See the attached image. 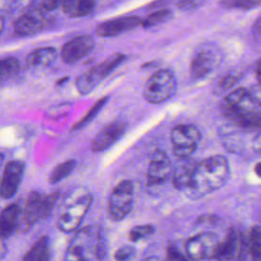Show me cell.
<instances>
[{
  "label": "cell",
  "mask_w": 261,
  "mask_h": 261,
  "mask_svg": "<svg viewBox=\"0 0 261 261\" xmlns=\"http://www.w3.org/2000/svg\"><path fill=\"white\" fill-rule=\"evenodd\" d=\"M134 202V185L124 179L117 184L110 193L108 200V214L114 221L123 219L130 211Z\"/></svg>",
  "instance_id": "52a82bcc"
},
{
  "label": "cell",
  "mask_w": 261,
  "mask_h": 261,
  "mask_svg": "<svg viewBox=\"0 0 261 261\" xmlns=\"http://www.w3.org/2000/svg\"><path fill=\"white\" fill-rule=\"evenodd\" d=\"M252 148L254 152L261 154V129L256 134V136L252 140Z\"/></svg>",
  "instance_id": "d6a6232c"
},
{
  "label": "cell",
  "mask_w": 261,
  "mask_h": 261,
  "mask_svg": "<svg viewBox=\"0 0 261 261\" xmlns=\"http://www.w3.org/2000/svg\"><path fill=\"white\" fill-rule=\"evenodd\" d=\"M238 81V77L232 74V73H227L224 76H222L216 84V93L217 94H221L225 91H227L228 89H230L231 87H233L236 85Z\"/></svg>",
  "instance_id": "f1b7e54d"
},
{
  "label": "cell",
  "mask_w": 261,
  "mask_h": 261,
  "mask_svg": "<svg viewBox=\"0 0 261 261\" xmlns=\"http://www.w3.org/2000/svg\"><path fill=\"white\" fill-rule=\"evenodd\" d=\"M107 100H108V97H103V98H101L100 100H98V101L91 107V109L87 112V114H86L79 122L75 123V125L72 127V129L77 130V129H80V128L86 126L88 123H90V122L95 118V116L100 112V110L103 108V106L106 104Z\"/></svg>",
  "instance_id": "484cf974"
},
{
  "label": "cell",
  "mask_w": 261,
  "mask_h": 261,
  "mask_svg": "<svg viewBox=\"0 0 261 261\" xmlns=\"http://www.w3.org/2000/svg\"><path fill=\"white\" fill-rule=\"evenodd\" d=\"M220 241L212 232H201L190 238L186 243V252L195 261L216 258Z\"/></svg>",
  "instance_id": "9c48e42d"
},
{
  "label": "cell",
  "mask_w": 261,
  "mask_h": 261,
  "mask_svg": "<svg viewBox=\"0 0 261 261\" xmlns=\"http://www.w3.org/2000/svg\"><path fill=\"white\" fill-rule=\"evenodd\" d=\"M41 261H49V254H48V255H46V256H45Z\"/></svg>",
  "instance_id": "ab89813d"
},
{
  "label": "cell",
  "mask_w": 261,
  "mask_h": 261,
  "mask_svg": "<svg viewBox=\"0 0 261 261\" xmlns=\"http://www.w3.org/2000/svg\"><path fill=\"white\" fill-rule=\"evenodd\" d=\"M92 199L90 192L84 188L70 191L62 200L59 208L57 218L59 229L64 232L76 230L91 206Z\"/></svg>",
  "instance_id": "7a4b0ae2"
},
{
  "label": "cell",
  "mask_w": 261,
  "mask_h": 261,
  "mask_svg": "<svg viewBox=\"0 0 261 261\" xmlns=\"http://www.w3.org/2000/svg\"><path fill=\"white\" fill-rule=\"evenodd\" d=\"M74 167H75V161L72 159L66 160V161L60 163L52 170V172L49 176V182L52 185H55V184L61 181L63 178H65L72 172Z\"/></svg>",
  "instance_id": "d4e9b609"
},
{
  "label": "cell",
  "mask_w": 261,
  "mask_h": 261,
  "mask_svg": "<svg viewBox=\"0 0 261 261\" xmlns=\"http://www.w3.org/2000/svg\"><path fill=\"white\" fill-rule=\"evenodd\" d=\"M3 27H4V19H3V16L0 14V34L2 33Z\"/></svg>",
  "instance_id": "74e56055"
},
{
  "label": "cell",
  "mask_w": 261,
  "mask_h": 261,
  "mask_svg": "<svg viewBox=\"0 0 261 261\" xmlns=\"http://www.w3.org/2000/svg\"><path fill=\"white\" fill-rule=\"evenodd\" d=\"M94 47L91 36L80 35L66 42L60 51L62 60L67 64H73L86 57Z\"/></svg>",
  "instance_id": "7c38bea8"
},
{
  "label": "cell",
  "mask_w": 261,
  "mask_h": 261,
  "mask_svg": "<svg viewBox=\"0 0 261 261\" xmlns=\"http://www.w3.org/2000/svg\"><path fill=\"white\" fill-rule=\"evenodd\" d=\"M20 65L17 58L8 56L0 59V81L12 77L19 71Z\"/></svg>",
  "instance_id": "cb8c5ba5"
},
{
  "label": "cell",
  "mask_w": 261,
  "mask_h": 261,
  "mask_svg": "<svg viewBox=\"0 0 261 261\" xmlns=\"http://www.w3.org/2000/svg\"><path fill=\"white\" fill-rule=\"evenodd\" d=\"M57 58V51L53 47H42L32 51L25 58V64L30 68H42L50 66Z\"/></svg>",
  "instance_id": "ac0fdd59"
},
{
  "label": "cell",
  "mask_w": 261,
  "mask_h": 261,
  "mask_svg": "<svg viewBox=\"0 0 261 261\" xmlns=\"http://www.w3.org/2000/svg\"><path fill=\"white\" fill-rule=\"evenodd\" d=\"M221 54L216 47L205 44L199 47L191 62V76L194 81H201L208 76L220 63Z\"/></svg>",
  "instance_id": "ba28073f"
},
{
  "label": "cell",
  "mask_w": 261,
  "mask_h": 261,
  "mask_svg": "<svg viewBox=\"0 0 261 261\" xmlns=\"http://www.w3.org/2000/svg\"><path fill=\"white\" fill-rule=\"evenodd\" d=\"M172 164L165 152L156 150L150 159L147 169V182L150 187H158L165 184L172 174Z\"/></svg>",
  "instance_id": "8fae6325"
},
{
  "label": "cell",
  "mask_w": 261,
  "mask_h": 261,
  "mask_svg": "<svg viewBox=\"0 0 261 261\" xmlns=\"http://www.w3.org/2000/svg\"><path fill=\"white\" fill-rule=\"evenodd\" d=\"M20 218V208L17 204L5 207L0 213V239L10 237L18 226Z\"/></svg>",
  "instance_id": "e0dca14e"
},
{
  "label": "cell",
  "mask_w": 261,
  "mask_h": 261,
  "mask_svg": "<svg viewBox=\"0 0 261 261\" xmlns=\"http://www.w3.org/2000/svg\"><path fill=\"white\" fill-rule=\"evenodd\" d=\"M222 6L228 9L249 10L261 5V0H229L220 2Z\"/></svg>",
  "instance_id": "4316f807"
},
{
  "label": "cell",
  "mask_w": 261,
  "mask_h": 261,
  "mask_svg": "<svg viewBox=\"0 0 261 261\" xmlns=\"http://www.w3.org/2000/svg\"><path fill=\"white\" fill-rule=\"evenodd\" d=\"M144 261H162V260H160L158 257H149V258L145 259Z\"/></svg>",
  "instance_id": "f35d334b"
},
{
  "label": "cell",
  "mask_w": 261,
  "mask_h": 261,
  "mask_svg": "<svg viewBox=\"0 0 261 261\" xmlns=\"http://www.w3.org/2000/svg\"><path fill=\"white\" fill-rule=\"evenodd\" d=\"M2 163H3V155L0 153V167H1Z\"/></svg>",
  "instance_id": "60d3db41"
},
{
  "label": "cell",
  "mask_w": 261,
  "mask_h": 261,
  "mask_svg": "<svg viewBox=\"0 0 261 261\" xmlns=\"http://www.w3.org/2000/svg\"><path fill=\"white\" fill-rule=\"evenodd\" d=\"M242 238L233 229H229L225 239L220 242L218 254L216 259L222 261H228L234 258L240 253V247L242 244Z\"/></svg>",
  "instance_id": "d6986e66"
},
{
  "label": "cell",
  "mask_w": 261,
  "mask_h": 261,
  "mask_svg": "<svg viewBox=\"0 0 261 261\" xmlns=\"http://www.w3.org/2000/svg\"><path fill=\"white\" fill-rule=\"evenodd\" d=\"M48 13L30 4L23 14L14 22V33L19 37H28L40 33L49 24Z\"/></svg>",
  "instance_id": "30bf717a"
},
{
  "label": "cell",
  "mask_w": 261,
  "mask_h": 261,
  "mask_svg": "<svg viewBox=\"0 0 261 261\" xmlns=\"http://www.w3.org/2000/svg\"><path fill=\"white\" fill-rule=\"evenodd\" d=\"M6 251H7L6 246H5V244L3 243V241L0 239V260L4 257V255L6 254Z\"/></svg>",
  "instance_id": "e575fe53"
},
{
  "label": "cell",
  "mask_w": 261,
  "mask_h": 261,
  "mask_svg": "<svg viewBox=\"0 0 261 261\" xmlns=\"http://www.w3.org/2000/svg\"><path fill=\"white\" fill-rule=\"evenodd\" d=\"M153 232H154V227L151 224L138 225L130 229L128 233V238L132 242H138L142 239L147 238L148 236H151Z\"/></svg>",
  "instance_id": "83f0119b"
},
{
  "label": "cell",
  "mask_w": 261,
  "mask_h": 261,
  "mask_svg": "<svg viewBox=\"0 0 261 261\" xmlns=\"http://www.w3.org/2000/svg\"><path fill=\"white\" fill-rule=\"evenodd\" d=\"M229 177V165L222 155H213L195 162L181 191L189 199L198 200L221 189Z\"/></svg>",
  "instance_id": "6da1fadb"
},
{
  "label": "cell",
  "mask_w": 261,
  "mask_h": 261,
  "mask_svg": "<svg viewBox=\"0 0 261 261\" xmlns=\"http://www.w3.org/2000/svg\"><path fill=\"white\" fill-rule=\"evenodd\" d=\"M200 140V130L190 123L177 124L170 133L172 151L178 159L189 158L197 149Z\"/></svg>",
  "instance_id": "8992f818"
},
{
  "label": "cell",
  "mask_w": 261,
  "mask_h": 261,
  "mask_svg": "<svg viewBox=\"0 0 261 261\" xmlns=\"http://www.w3.org/2000/svg\"><path fill=\"white\" fill-rule=\"evenodd\" d=\"M60 5L69 17H83L93 12L96 3L91 0H65L60 2Z\"/></svg>",
  "instance_id": "ffe728a7"
},
{
  "label": "cell",
  "mask_w": 261,
  "mask_h": 261,
  "mask_svg": "<svg viewBox=\"0 0 261 261\" xmlns=\"http://www.w3.org/2000/svg\"><path fill=\"white\" fill-rule=\"evenodd\" d=\"M104 253V242L100 232L87 226L77 230L69 242L64 261H90L94 257L102 258Z\"/></svg>",
  "instance_id": "3957f363"
},
{
  "label": "cell",
  "mask_w": 261,
  "mask_h": 261,
  "mask_svg": "<svg viewBox=\"0 0 261 261\" xmlns=\"http://www.w3.org/2000/svg\"><path fill=\"white\" fill-rule=\"evenodd\" d=\"M254 170H255V173L257 174V176L261 177V162H258V163L255 165Z\"/></svg>",
  "instance_id": "d590c367"
},
{
  "label": "cell",
  "mask_w": 261,
  "mask_h": 261,
  "mask_svg": "<svg viewBox=\"0 0 261 261\" xmlns=\"http://www.w3.org/2000/svg\"><path fill=\"white\" fill-rule=\"evenodd\" d=\"M142 18L136 15L112 18L99 23L96 28L98 36L103 38L116 37L124 32L136 29L142 24Z\"/></svg>",
  "instance_id": "9a60e30c"
},
{
  "label": "cell",
  "mask_w": 261,
  "mask_h": 261,
  "mask_svg": "<svg viewBox=\"0 0 261 261\" xmlns=\"http://www.w3.org/2000/svg\"><path fill=\"white\" fill-rule=\"evenodd\" d=\"M126 56L121 53H115L104 61L91 67L82 73L75 81V87L80 94L87 95L91 93L105 77H107L117 66H119Z\"/></svg>",
  "instance_id": "5b68a950"
},
{
  "label": "cell",
  "mask_w": 261,
  "mask_h": 261,
  "mask_svg": "<svg viewBox=\"0 0 261 261\" xmlns=\"http://www.w3.org/2000/svg\"><path fill=\"white\" fill-rule=\"evenodd\" d=\"M257 77H258V81H259V83L261 84V61L259 62V64H258V67H257Z\"/></svg>",
  "instance_id": "8d00e7d4"
},
{
  "label": "cell",
  "mask_w": 261,
  "mask_h": 261,
  "mask_svg": "<svg viewBox=\"0 0 261 261\" xmlns=\"http://www.w3.org/2000/svg\"><path fill=\"white\" fill-rule=\"evenodd\" d=\"M248 248L251 261H261V226H253L249 232Z\"/></svg>",
  "instance_id": "7402d4cb"
},
{
  "label": "cell",
  "mask_w": 261,
  "mask_h": 261,
  "mask_svg": "<svg viewBox=\"0 0 261 261\" xmlns=\"http://www.w3.org/2000/svg\"><path fill=\"white\" fill-rule=\"evenodd\" d=\"M127 123L124 120L116 119L103 127L94 138L91 144L93 152H102L116 143L126 132Z\"/></svg>",
  "instance_id": "4fadbf2b"
},
{
  "label": "cell",
  "mask_w": 261,
  "mask_h": 261,
  "mask_svg": "<svg viewBox=\"0 0 261 261\" xmlns=\"http://www.w3.org/2000/svg\"><path fill=\"white\" fill-rule=\"evenodd\" d=\"M23 170L24 164L19 160H11L6 164L0 181V196L2 198L9 199L14 196L22 179Z\"/></svg>",
  "instance_id": "5bb4252c"
},
{
  "label": "cell",
  "mask_w": 261,
  "mask_h": 261,
  "mask_svg": "<svg viewBox=\"0 0 261 261\" xmlns=\"http://www.w3.org/2000/svg\"><path fill=\"white\" fill-rule=\"evenodd\" d=\"M166 261H189L187 257H185L180 252H178L176 249L170 248L167 251V258Z\"/></svg>",
  "instance_id": "4dcf8cb0"
},
{
  "label": "cell",
  "mask_w": 261,
  "mask_h": 261,
  "mask_svg": "<svg viewBox=\"0 0 261 261\" xmlns=\"http://www.w3.org/2000/svg\"><path fill=\"white\" fill-rule=\"evenodd\" d=\"M49 254V242L46 236L37 240L34 246L23 256L22 261H41L46 255Z\"/></svg>",
  "instance_id": "44dd1931"
},
{
  "label": "cell",
  "mask_w": 261,
  "mask_h": 261,
  "mask_svg": "<svg viewBox=\"0 0 261 261\" xmlns=\"http://www.w3.org/2000/svg\"><path fill=\"white\" fill-rule=\"evenodd\" d=\"M172 17V11L168 8H160L156 11L152 12L150 15H148L146 18L142 20L141 27L144 29H150L153 27H156L158 24H161L163 22L168 21Z\"/></svg>",
  "instance_id": "603a6c76"
},
{
  "label": "cell",
  "mask_w": 261,
  "mask_h": 261,
  "mask_svg": "<svg viewBox=\"0 0 261 261\" xmlns=\"http://www.w3.org/2000/svg\"><path fill=\"white\" fill-rule=\"evenodd\" d=\"M201 4H203V2L201 1H195V0H192V1H179L176 3V6L181 9V10H192V9H195L197 8L198 6H200Z\"/></svg>",
  "instance_id": "1f68e13d"
},
{
  "label": "cell",
  "mask_w": 261,
  "mask_h": 261,
  "mask_svg": "<svg viewBox=\"0 0 261 261\" xmlns=\"http://www.w3.org/2000/svg\"><path fill=\"white\" fill-rule=\"evenodd\" d=\"M252 33L256 39H261V15L255 20L252 27Z\"/></svg>",
  "instance_id": "836d02e7"
},
{
  "label": "cell",
  "mask_w": 261,
  "mask_h": 261,
  "mask_svg": "<svg viewBox=\"0 0 261 261\" xmlns=\"http://www.w3.org/2000/svg\"><path fill=\"white\" fill-rule=\"evenodd\" d=\"M176 82L170 69H159L145 83L143 95L151 104H160L169 100L175 93Z\"/></svg>",
  "instance_id": "277c9868"
},
{
  "label": "cell",
  "mask_w": 261,
  "mask_h": 261,
  "mask_svg": "<svg viewBox=\"0 0 261 261\" xmlns=\"http://www.w3.org/2000/svg\"><path fill=\"white\" fill-rule=\"evenodd\" d=\"M135 254L136 251L132 246H122L115 251L114 259L116 261H132Z\"/></svg>",
  "instance_id": "f546056e"
},
{
  "label": "cell",
  "mask_w": 261,
  "mask_h": 261,
  "mask_svg": "<svg viewBox=\"0 0 261 261\" xmlns=\"http://www.w3.org/2000/svg\"><path fill=\"white\" fill-rule=\"evenodd\" d=\"M44 209V196L37 191H33L27 198V203L23 211V220L27 225L31 226L35 223L46 219Z\"/></svg>",
  "instance_id": "2e32d148"
}]
</instances>
